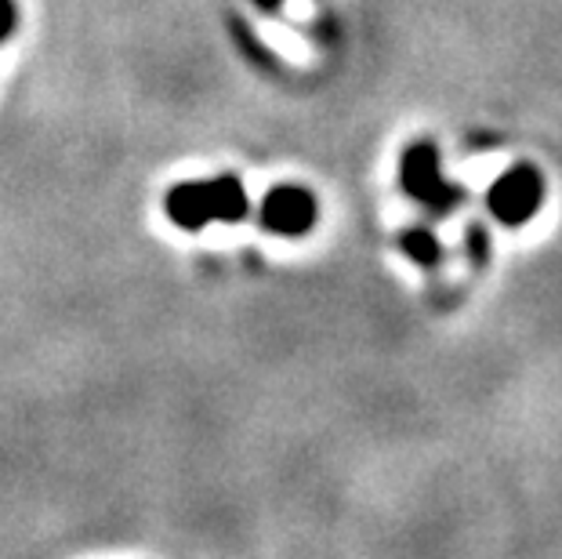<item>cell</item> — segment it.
I'll return each mask as SVG.
<instances>
[{"label":"cell","mask_w":562,"mask_h":559,"mask_svg":"<svg viewBox=\"0 0 562 559\" xmlns=\"http://www.w3.org/2000/svg\"><path fill=\"white\" fill-rule=\"evenodd\" d=\"M544 193H548L544 175L537 171L533 164H516V168H508L494 186H490L486 211L501 225H508V230H519V225H526L537 211H541Z\"/></svg>","instance_id":"2"},{"label":"cell","mask_w":562,"mask_h":559,"mask_svg":"<svg viewBox=\"0 0 562 559\" xmlns=\"http://www.w3.org/2000/svg\"><path fill=\"white\" fill-rule=\"evenodd\" d=\"M258 4H261V8H269V11H272V8H280V0H258Z\"/></svg>","instance_id":"9"},{"label":"cell","mask_w":562,"mask_h":559,"mask_svg":"<svg viewBox=\"0 0 562 559\" xmlns=\"http://www.w3.org/2000/svg\"><path fill=\"white\" fill-rule=\"evenodd\" d=\"M400 244H403V251L411 255L417 266H436V261L442 258V247L436 241V233H428V230H406L400 236Z\"/></svg>","instance_id":"6"},{"label":"cell","mask_w":562,"mask_h":559,"mask_svg":"<svg viewBox=\"0 0 562 559\" xmlns=\"http://www.w3.org/2000/svg\"><path fill=\"white\" fill-rule=\"evenodd\" d=\"M400 182L417 204L432 208L436 215H450V211L464 200V189L447 182V175H442L439 149L432 146V142H414V146L403 153Z\"/></svg>","instance_id":"1"},{"label":"cell","mask_w":562,"mask_h":559,"mask_svg":"<svg viewBox=\"0 0 562 559\" xmlns=\"http://www.w3.org/2000/svg\"><path fill=\"white\" fill-rule=\"evenodd\" d=\"M11 30H15V4H11V0H0V41H4Z\"/></svg>","instance_id":"8"},{"label":"cell","mask_w":562,"mask_h":559,"mask_svg":"<svg viewBox=\"0 0 562 559\" xmlns=\"http://www.w3.org/2000/svg\"><path fill=\"white\" fill-rule=\"evenodd\" d=\"M164 208H167V219H171L175 225H182V230H203L207 222H214L207 182H182V186H175L171 193H167Z\"/></svg>","instance_id":"4"},{"label":"cell","mask_w":562,"mask_h":559,"mask_svg":"<svg viewBox=\"0 0 562 559\" xmlns=\"http://www.w3.org/2000/svg\"><path fill=\"white\" fill-rule=\"evenodd\" d=\"M261 222L280 236H302L316 225V197L302 186H280L261 200Z\"/></svg>","instance_id":"3"},{"label":"cell","mask_w":562,"mask_h":559,"mask_svg":"<svg viewBox=\"0 0 562 559\" xmlns=\"http://www.w3.org/2000/svg\"><path fill=\"white\" fill-rule=\"evenodd\" d=\"M207 193H211V215H214V222H240L250 211L240 178H233V175L211 178Z\"/></svg>","instance_id":"5"},{"label":"cell","mask_w":562,"mask_h":559,"mask_svg":"<svg viewBox=\"0 0 562 559\" xmlns=\"http://www.w3.org/2000/svg\"><path fill=\"white\" fill-rule=\"evenodd\" d=\"M469 255L475 266H486L490 261V236L483 225H469Z\"/></svg>","instance_id":"7"}]
</instances>
